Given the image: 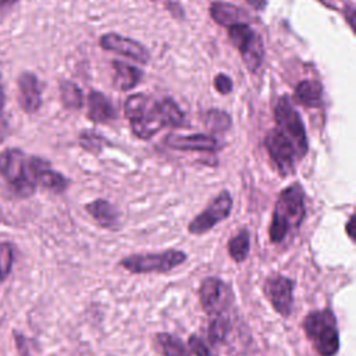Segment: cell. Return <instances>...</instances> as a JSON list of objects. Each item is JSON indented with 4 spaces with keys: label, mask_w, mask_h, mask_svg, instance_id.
I'll return each mask as SVG.
<instances>
[{
    "label": "cell",
    "mask_w": 356,
    "mask_h": 356,
    "mask_svg": "<svg viewBox=\"0 0 356 356\" xmlns=\"http://www.w3.org/2000/svg\"><path fill=\"white\" fill-rule=\"evenodd\" d=\"M302 330L318 356H335L339 350V331L337 317L331 309L309 312Z\"/></svg>",
    "instance_id": "obj_4"
},
{
    "label": "cell",
    "mask_w": 356,
    "mask_h": 356,
    "mask_svg": "<svg viewBox=\"0 0 356 356\" xmlns=\"http://www.w3.org/2000/svg\"><path fill=\"white\" fill-rule=\"evenodd\" d=\"M295 281L280 273L268 275L263 282V293L271 307L282 317H289L293 309Z\"/></svg>",
    "instance_id": "obj_10"
},
{
    "label": "cell",
    "mask_w": 356,
    "mask_h": 356,
    "mask_svg": "<svg viewBox=\"0 0 356 356\" xmlns=\"http://www.w3.org/2000/svg\"><path fill=\"white\" fill-rule=\"evenodd\" d=\"M234 299L231 286L218 277H206L199 285L200 306L209 317L228 314Z\"/></svg>",
    "instance_id": "obj_7"
},
{
    "label": "cell",
    "mask_w": 356,
    "mask_h": 356,
    "mask_svg": "<svg viewBox=\"0 0 356 356\" xmlns=\"http://www.w3.org/2000/svg\"><path fill=\"white\" fill-rule=\"evenodd\" d=\"M274 117L277 122V128L281 129L295 145L300 157H303L309 149L305 125L299 113L291 104L286 96L278 99L274 107Z\"/></svg>",
    "instance_id": "obj_8"
},
{
    "label": "cell",
    "mask_w": 356,
    "mask_h": 356,
    "mask_svg": "<svg viewBox=\"0 0 356 356\" xmlns=\"http://www.w3.org/2000/svg\"><path fill=\"white\" fill-rule=\"evenodd\" d=\"M18 0H0V11L11 7L13 4H15Z\"/></svg>",
    "instance_id": "obj_31"
},
{
    "label": "cell",
    "mask_w": 356,
    "mask_h": 356,
    "mask_svg": "<svg viewBox=\"0 0 356 356\" xmlns=\"http://www.w3.org/2000/svg\"><path fill=\"white\" fill-rule=\"evenodd\" d=\"M60 97L65 108L78 110L83 104L82 90L71 81H63L60 83Z\"/></svg>",
    "instance_id": "obj_24"
},
{
    "label": "cell",
    "mask_w": 356,
    "mask_h": 356,
    "mask_svg": "<svg viewBox=\"0 0 356 356\" xmlns=\"http://www.w3.org/2000/svg\"><path fill=\"white\" fill-rule=\"evenodd\" d=\"M132 132L140 139H149L164 127H178L184 122V114L178 104L164 97L154 100L143 93L129 96L124 104Z\"/></svg>",
    "instance_id": "obj_1"
},
{
    "label": "cell",
    "mask_w": 356,
    "mask_h": 356,
    "mask_svg": "<svg viewBox=\"0 0 356 356\" xmlns=\"http://www.w3.org/2000/svg\"><path fill=\"white\" fill-rule=\"evenodd\" d=\"M264 146L268 152L271 161L281 175L293 172L296 160L302 159L293 145V142L277 127L270 129L264 139Z\"/></svg>",
    "instance_id": "obj_9"
},
{
    "label": "cell",
    "mask_w": 356,
    "mask_h": 356,
    "mask_svg": "<svg viewBox=\"0 0 356 356\" xmlns=\"http://www.w3.org/2000/svg\"><path fill=\"white\" fill-rule=\"evenodd\" d=\"M14 261V248L10 242L0 243V281L6 280L11 273Z\"/></svg>",
    "instance_id": "obj_26"
},
{
    "label": "cell",
    "mask_w": 356,
    "mask_h": 356,
    "mask_svg": "<svg viewBox=\"0 0 356 356\" xmlns=\"http://www.w3.org/2000/svg\"><path fill=\"white\" fill-rule=\"evenodd\" d=\"M214 88L221 95H228L232 90V81L225 74H218L214 78Z\"/></svg>",
    "instance_id": "obj_29"
},
{
    "label": "cell",
    "mask_w": 356,
    "mask_h": 356,
    "mask_svg": "<svg viewBox=\"0 0 356 356\" xmlns=\"http://www.w3.org/2000/svg\"><path fill=\"white\" fill-rule=\"evenodd\" d=\"M232 330V323L228 314L209 317L207 339L213 346H218L227 342Z\"/></svg>",
    "instance_id": "obj_22"
},
{
    "label": "cell",
    "mask_w": 356,
    "mask_h": 356,
    "mask_svg": "<svg viewBox=\"0 0 356 356\" xmlns=\"http://www.w3.org/2000/svg\"><path fill=\"white\" fill-rule=\"evenodd\" d=\"M99 43L103 49L125 56L140 64H147L150 61V54L145 46L134 39L121 36L118 33H106L100 38Z\"/></svg>",
    "instance_id": "obj_12"
},
{
    "label": "cell",
    "mask_w": 356,
    "mask_h": 356,
    "mask_svg": "<svg viewBox=\"0 0 356 356\" xmlns=\"http://www.w3.org/2000/svg\"><path fill=\"white\" fill-rule=\"evenodd\" d=\"M352 225H353V217L350 216V218H349V221H348V224H346V231H348V235H349V238L350 239H353V232H352Z\"/></svg>",
    "instance_id": "obj_33"
},
{
    "label": "cell",
    "mask_w": 356,
    "mask_h": 356,
    "mask_svg": "<svg viewBox=\"0 0 356 356\" xmlns=\"http://www.w3.org/2000/svg\"><path fill=\"white\" fill-rule=\"evenodd\" d=\"M165 145L178 150H195V152H214L217 142L213 136L204 134L193 135H168Z\"/></svg>",
    "instance_id": "obj_14"
},
{
    "label": "cell",
    "mask_w": 356,
    "mask_h": 356,
    "mask_svg": "<svg viewBox=\"0 0 356 356\" xmlns=\"http://www.w3.org/2000/svg\"><path fill=\"white\" fill-rule=\"evenodd\" d=\"M227 250L229 257L235 263H242L249 256L250 250V235L248 229H241L236 235L231 236L227 243Z\"/></svg>",
    "instance_id": "obj_23"
},
{
    "label": "cell",
    "mask_w": 356,
    "mask_h": 356,
    "mask_svg": "<svg viewBox=\"0 0 356 356\" xmlns=\"http://www.w3.org/2000/svg\"><path fill=\"white\" fill-rule=\"evenodd\" d=\"M204 124L213 132H222L231 127V118L227 113L213 108L206 113Z\"/></svg>",
    "instance_id": "obj_25"
},
{
    "label": "cell",
    "mask_w": 356,
    "mask_h": 356,
    "mask_svg": "<svg viewBox=\"0 0 356 356\" xmlns=\"http://www.w3.org/2000/svg\"><path fill=\"white\" fill-rule=\"evenodd\" d=\"M253 8L256 10H264L266 4H267V0H246Z\"/></svg>",
    "instance_id": "obj_30"
},
{
    "label": "cell",
    "mask_w": 356,
    "mask_h": 356,
    "mask_svg": "<svg viewBox=\"0 0 356 356\" xmlns=\"http://www.w3.org/2000/svg\"><path fill=\"white\" fill-rule=\"evenodd\" d=\"M293 97L302 106L320 107L323 103V86L317 81L305 79L296 85Z\"/></svg>",
    "instance_id": "obj_19"
},
{
    "label": "cell",
    "mask_w": 356,
    "mask_h": 356,
    "mask_svg": "<svg viewBox=\"0 0 356 356\" xmlns=\"http://www.w3.org/2000/svg\"><path fill=\"white\" fill-rule=\"evenodd\" d=\"M228 29L229 42L238 49L246 68L256 72L264 58V46L261 38L246 22L235 24Z\"/></svg>",
    "instance_id": "obj_6"
},
{
    "label": "cell",
    "mask_w": 356,
    "mask_h": 356,
    "mask_svg": "<svg viewBox=\"0 0 356 356\" xmlns=\"http://www.w3.org/2000/svg\"><path fill=\"white\" fill-rule=\"evenodd\" d=\"M85 210L93 217V220L103 228L115 229L120 224V214L117 209L104 199H96L85 206Z\"/></svg>",
    "instance_id": "obj_16"
},
{
    "label": "cell",
    "mask_w": 356,
    "mask_h": 356,
    "mask_svg": "<svg viewBox=\"0 0 356 356\" xmlns=\"http://www.w3.org/2000/svg\"><path fill=\"white\" fill-rule=\"evenodd\" d=\"M188 350L191 352V353H193L195 356H216L211 350H210V348L204 343V341L200 338V337H197V335H195V334H192L189 338H188Z\"/></svg>",
    "instance_id": "obj_27"
},
{
    "label": "cell",
    "mask_w": 356,
    "mask_h": 356,
    "mask_svg": "<svg viewBox=\"0 0 356 356\" xmlns=\"http://www.w3.org/2000/svg\"><path fill=\"white\" fill-rule=\"evenodd\" d=\"M18 102L21 108L28 114H33L39 110L42 104V95L39 81L35 74L25 71L18 76Z\"/></svg>",
    "instance_id": "obj_13"
},
{
    "label": "cell",
    "mask_w": 356,
    "mask_h": 356,
    "mask_svg": "<svg viewBox=\"0 0 356 356\" xmlns=\"http://www.w3.org/2000/svg\"><path fill=\"white\" fill-rule=\"evenodd\" d=\"M232 210V197L228 191L220 192L211 203L199 213L189 224L188 231L193 235H202L214 228L220 221L225 220Z\"/></svg>",
    "instance_id": "obj_11"
},
{
    "label": "cell",
    "mask_w": 356,
    "mask_h": 356,
    "mask_svg": "<svg viewBox=\"0 0 356 356\" xmlns=\"http://www.w3.org/2000/svg\"><path fill=\"white\" fill-rule=\"evenodd\" d=\"M188 260L184 250L167 249L152 253H135L129 254L118 261V266L131 274H150V273H167L175 267L182 266Z\"/></svg>",
    "instance_id": "obj_5"
},
{
    "label": "cell",
    "mask_w": 356,
    "mask_h": 356,
    "mask_svg": "<svg viewBox=\"0 0 356 356\" xmlns=\"http://www.w3.org/2000/svg\"><path fill=\"white\" fill-rule=\"evenodd\" d=\"M4 102H6V96H4V89H3V85H1V75H0V113L3 111Z\"/></svg>",
    "instance_id": "obj_32"
},
{
    "label": "cell",
    "mask_w": 356,
    "mask_h": 356,
    "mask_svg": "<svg viewBox=\"0 0 356 356\" xmlns=\"http://www.w3.org/2000/svg\"><path fill=\"white\" fill-rule=\"evenodd\" d=\"M210 15L218 25L224 28H229L235 24L246 22L248 14L236 7L235 4L227 1H214L210 6Z\"/></svg>",
    "instance_id": "obj_17"
},
{
    "label": "cell",
    "mask_w": 356,
    "mask_h": 356,
    "mask_svg": "<svg viewBox=\"0 0 356 356\" xmlns=\"http://www.w3.org/2000/svg\"><path fill=\"white\" fill-rule=\"evenodd\" d=\"M35 178H36L38 185H40L44 189L54 192V193H61L68 186V179L63 174L51 170L49 161H46L40 157L36 159Z\"/></svg>",
    "instance_id": "obj_15"
},
{
    "label": "cell",
    "mask_w": 356,
    "mask_h": 356,
    "mask_svg": "<svg viewBox=\"0 0 356 356\" xmlns=\"http://www.w3.org/2000/svg\"><path fill=\"white\" fill-rule=\"evenodd\" d=\"M154 348L161 356H191L182 339L168 332H157L154 335Z\"/></svg>",
    "instance_id": "obj_21"
},
{
    "label": "cell",
    "mask_w": 356,
    "mask_h": 356,
    "mask_svg": "<svg viewBox=\"0 0 356 356\" xmlns=\"http://www.w3.org/2000/svg\"><path fill=\"white\" fill-rule=\"evenodd\" d=\"M35 156L25 154L21 149L7 147L0 152V177L17 197H29L36 191Z\"/></svg>",
    "instance_id": "obj_3"
},
{
    "label": "cell",
    "mask_w": 356,
    "mask_h": 356,
    "mask_svg": "<svg viewBox=\"0 0 356 356\" xmlns=\"http://www.w3.org/2000/svg\"><path fill=\"white\" fill-rule=\"evenodd\" d=\"M115 113L110 100L97 90H92L88 96V118L93 122H107L114 118Z\"/></svg>",
    "instance_id": "obj_18"
},
{
    "label": "cell",
    "mask_w": 356,
    "mask_h": 356,
    "mask_svg": "<svg viewBox=\"0 0 356 356\" xmlns=\"http://www.w3.org/2000/svg\"><path fill=\"white\" fill-rule=\"evenodd\" d=\"M306 216L305 193L299 184L286 186L278 196L271 224L268 227V238L273 243H282L289 234L299 229Z\"/></svg>",
    "instance_id": "obj_2"
},
{
    "label": "cell",
    "mask_w": 356,
    "mask_h": 356,
    "mask_svg": "<svg viewBox=\"0 0 356 356\" xmlns=\"http://www.w3.org/2000/svg\"><path fill=\"white\" fill-rule=\"evenodd\" d=\"M14 341H15V348L19 356H32L28 338H25L21 332L14 331Z\"/></svg>",
    "instance_id": "obj_28"
},
{
    "label": "cell",
    "mask_w": 356,
    "mask_h": 356,
    "mask_svg": "<svg viewBox=\"0 0 356 356\" xmlns=\"http://www.w3.org/2000/svg\"><path fill=\"white\" fill-rule=\"evenodd\" d=\"M113 68H114V83L118 89L121 90H129L132 88H135L143 74L139 68L131 65V64H127L124 61H118V60H113Z\"/></svg>",
    "instance_id": "obj_20"
}]
</instances>
